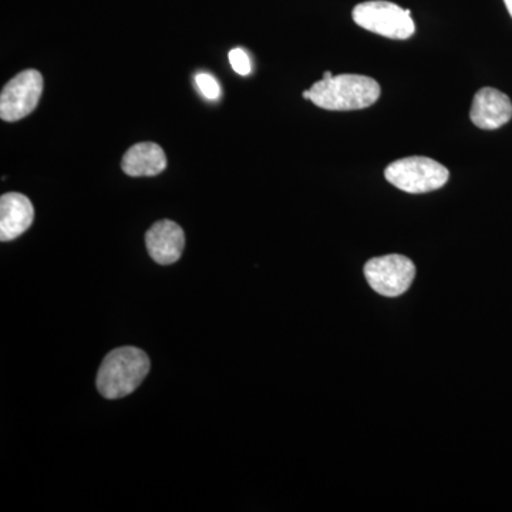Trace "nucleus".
<instances>
[{"label":"nucleus","mask_w":512,"mask_h":512,"mask_svg":"<svg viewBox=\"0 0 512 512\" xmlns=\"http://www.w3.org/2000/svg\"><path fill=\"white\" fill-rule=\"evenodd\" d=\"M384 177L394 187L409 194H424L440 190L450 177L444 165L427 157H409L393 161Z\"/></svg>","instance_id":"nucleus-3"},{"label":"nucleus","mask_w":512,"mask_h":512,"mask_svg":"<svg viewBox=\"0 0 512 512\" xmlns=\"http://www.w3.org/2000/svg\"><path fill=\"white\" fill-rule=\"evenodd\" d=\"M353 20L360 28L387 39H409L416 32L412 12L386 0H370L353 9Z\"/></svg>","instance_id":"nucleus-4"},{"label":"nucleus","mask_w":512,"mask_h":512,"mask_svg":"<svg viewBox=\"0 0 512 512\" xmlns=\"http://www.w3.org/2000/svg\"><path fill=\"white\" fill-rule=\"evenodd\" d=\"M121 168L130 177H154L167 168V157L156 143H138L128 148Z\"/></svg>","instance_id":"nucleus-10"},{"label":"nucleus","mask_w":512,"mask_h":512,"mask_svg":"<svg viewBox=\"0 0 512 512\" xmlns=\"http://www.w3.org/2000/svg\"><path fill=\"white\" fill-rule=\"evenodd\" d=\"M470 119L478 128L497 130L512 119V103L507 94L485 87L474 96Z\"/></svg>","instance_id":"nucleus-8"},{"label":"nucleus","mask_w":512,"mask_h":512,"mask_svg":"<svg viewBox=\"0 0 512 512\" xmlns=\"http://www.w3.org/2000/svg\"><path fill=\"white\" fill-rule=\"evenodd\" d=\"M303 99L311 100V93H309V90H306V92H303Z\"/></svg>","instance_id":"nucleus-14"},{"label":"nucleus","mask_w":512,"mask_h":512,"mask_svg":"<svg viewBox=\"0 0 512 512\" xmlns=\"http://www.w3.org/2000/svg\"><path fill=\"white\" fill-rule=\"evenodd\" d=\"M43 93V77L37 70H25L13 77L0 94L2 120L18 121L35 111Z\"/></svg>","instance_id":"nucleus-6"},{"label":"nucleus","mask_w":512,"mask_h":512,"mask_svg":"<svg viewBox=\"0 0 512 512\" xmlns=\"http://www.w3.org/2000/svg\"><path fill=\"white\" fill-rule=\"evenodd\" d=\"M148 254L160 265H173L183 255L185 235L183 228L170 220L158 221L146 234Z\"/></svg>","instance_id":"nucleus-7"},{"label":"nucleus","mask_w":512,"mask_h":512,"mask_svg":"<svg viewBox=\"0 0 512 512\" xmlns=\"http://www.w3.org/2000/svg\"><path fill=\"white\" fill-rule=\"evenodd\" d=\"M150 372V359L143 350L124 346L114 349L101 363L97 389L101 396L114 400L134 392Z\"/></svg>","instance_id":"nucleus-2"},{"label":"nucleus","mask_w":512,"mask_h":512,"mask_svg":"<svg viewBox=\"0 0 512 512\" xmlns=\"http://www.w3.org/2000/svg\"><path fill=\"white\" fill-rule=\"evenodd\" d=\"M195 83H197L198 90H200V92L204 94V97H207L208 100L220 99V84H218L217 80H215V77L211 76V74H197V77H195Z\"/></svg>","instance_id":"nucleus-11"},{"label":"nucleus","mask_w":512,"mask_h":512,"mask_svg":"<svg viewBox=\"0 0 512 512\" xmlns=\"http://www.w3.org/2000/svg\"><path fill=\"white\" fill-rule=\"evenodd\" d=\"M228 57L229 63H231L232 69H234L235 72L241 74V76H248V74L251 73V60H249L245 50L239 49V47L238 49H232Z\"/></svg>","instance_id":"nucleus-12"},{"label":"nucleus","mask_w":512,"mask_h":512,"mask_svg":"<svg viewBox=\"0 0 512 512\" xmlns=\"http://www.w3.org/2000/svg\"><path fill=\"white\" fill-rule=\"evenodd\" d=\"M367 284L386 298H396L409 291L416 276V266L407 256L384 255L365 265Z\"/></svg>","instance_id":"nucleus-5"},{"label":"nucleus","mask_w":512,"mask_h":512,"mask_svg":"<svg viewBox=\"0 0 512 512\" xmlns=\"http://www.w3.org/2000/svg\"><path fill=\"white\" fill-rule=\"evenodd\" d=\"M35 220V210L28 197L9 192L0 198V239L13 241L25 234Z\"/></svg>","instance_id":"nucleus-9"},{"label":"nucleus","mask_w":512,"mask_h":512,"mask_svg":"<svg viewBox=\"0 0 512 512\" xmlns=\"http://www.w3.org/2000/svg\"><path fill=\"white\" fill-rule=\"evenodd\" d=\"M505 6H507L508 12H510L512 18V0H504Z\"/></svg>","instance_id":"nucleus-13"},{"label":"nucleus","mask_w":512,"mask_h":512,"mask_svg":"<svg viewBox=\"0 0 512 512\" xmlns=\"http://www.w3.org/2000/svg\"><path fill=\"white\" fill-rule=\"evenodd\" d=\"M311 101L320 109L352 111L367 109L380 97V86L372 77L360 74H339L323 77L313 84Z\"/></svg>","instance_id":"nucleus-1"}]
</instances>
